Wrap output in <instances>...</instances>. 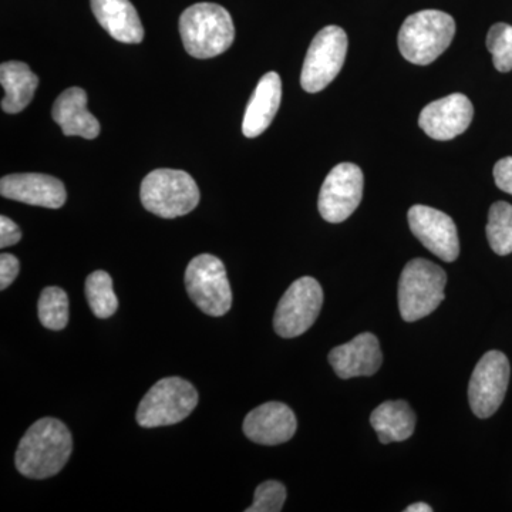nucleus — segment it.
Instances as JSON below:
<instances>
[{"label":"nucleus","mask_w":512,"mask_h":512,"mask_svg":"<svg viewBox=\"0 0 512 512\" xmlns=\"http://www.w3.org/2000/svg\"><path fill=\"white\" fill-rule=\"evenodd\" d=\"M73 450L72 433L57 419L37 420L20 440L15 466L22 476L45 480L56 476L69 461Z\"/></svg>","instance_id":"obj_1"},{"label":"nucleus","mask_w":512,"mask_h":512,"mask_svg":"<svg viewBox=\"0 0 512 512\" xmlns=\"http://www.w3.org/2000/svg\"><path fill=\"white\" fill-rule=\"evenodd\" d=\"M180 35L188 55L211 59L227 52L234 43V22L228 10L217 3H197L181 15Z\"/></svg>","instance_id":"obj_2"},{"label":"nucleus","mask_w":512,"mask_h":512,"mask_svg":"<svg viewBox=\"0 0 512 512\" xmlns=\"http://www.w3.org/2000/svg\"><path fill=\"white\" fill-rule=\"evenodd\" d=\"M456 35V22L441 10H421L404 20L399 32L400 53L407 62L427 66L439 59Z\"/></svg>","instance_id":"obj_3"},{"label":"nucleus","mask_w":512,"mask_h":512,"mask_svg":"<svg viewBox=\"0 0 512 512\" xmlns=\"http://www.w3.org/2000/svg\"><path fill=\"white\" fill-rule=\"evenodd\" d=\"M140 198L148 212L165 220H173L197 208L200 188L185 171L160 168L144 178Z\"/></svg>","instance_id":"obj_4"},{"label":"nucleus","mask_w":512,"mask_h":512,"mask_svg":"<svg viewBox=\"0 0 512 512\" xmlns=\"http://www.w3.org/2000/svg\"><path fill=\"white\" fill-rule=\"evenodd\" d=\"M447 274L427 259L417 258L404 266L399 281L400 315L406 322L429 316L444 301Z\"/></svg>","instance_id":"obj_5"},{"label":"nucleus","mask_w":512,"mask_h":512,"mask_svg":"<svg viewBox=\"0 0 512 512\" xmlns=\"http://www.w3.org/2000/svg\"><path fill=\"white\" fill-rule=\"evenodd\" d=\"M198 404V392L181 377H165L148 390L138 406L136 419L141 427L173 426L187 419Z\"/></svg>","instance_id":"obj_6"},{"label":"nucleus","mask_w":512,"mask_h":512,"mask_svg":"<svg viewBox=\"0 0 512 512\" xmlns=\"http://www.w3.org/2000/svg\"><path fill=\"white\" fill-rule=\"evenodd\" d=\"M185 286L192 302L205 315L224 316L232 306L227 271L220 258L210 254L195 256L185 271Z\"/></svg>","instance_id":"obj_7"},{"label":"nucleus","mask_w":512,"mask_h":512,"mask_svg":"<svg viewBox=\"0 0 512 512\" xmlns=\"http://www.w3.org/2000/svg\"><path fill=\"white\" fill-rule=\"evenodd\" d=\"M348 55V36L339 26H326L313 37L305 63L301 84L308 93L322 92L342 70Z\"/></svg>","instance_id":"obj_8"},{"label":"nucleus","mask_w":512,"mask_h":512,"mask_svg":"<svg viewBox=\"0 0 512 512\" xmlns=\"http://www.w3.org/2000/svg\"><path fill=\"white\" fill-rule=\"evenodd\" d=\"M323 305L322 286L311 276L296 279L278 303L274 328L281 338L303 335L318 319Z\"/></svg>","instance_id":"obj_9"},{"label":"nucleus","mask_w":512,"mask_h":512,"mask_svg":"<svg viewBox=\"0 0 512 512\" xmlns=\"http://www.w3.org/2000/svg\"><path fill=\"white\" fill-rule=\"evenodd\" d=\"M510 373V362L503 352L490 350L481 357L468 384V400L478 419H488L500 409Z\"/></svg>","instance_id":"obj_10"},{"label":"nucleus","mask_w":512,"mask_h":512,"mask_svg":"<svg viewBox=\"0 0 512 512\" xmlns=\"http://www.w3.org/2000/svg\"><path fill=\"white\" fill-rule=\"evenodd\" d=\"M363 173L352 163L336 165L319 192L318 208L323 220L340 224L356 211L363 197Z\"/></svg>","instance_id":"obj_11"},{"label":"nucleus","mask_w":512,"mask_h":512,"mask_svg":"<svg viewBox=\"0 0 512 512\" xmlns=\"http://www.w3.org/2000/svg\"><path fill=\"white\" fill-rule=\"evenodd\" d=\"M410 229L431 254L439 256L441 261L454 262L460 255V239L456 224L436 208L426 205H414L409 214Z\"/></svg>","instance_id":"obj_12"},{"label":"nucleus","mask_w":512,"mask_h":512,"mask_svg":"<svg viewBox=\"0 0 512 512\" xmlns=\"http://www.w3.org/2000/svg\"><path fill=\"white\" fill-rule=\"evenodd\" d=\"M474 107L464 94L454 93L421 110L419 126L433 140H453L470 127Z\"/></svg>","instance_id":"obj_13"},{"label":"nucleus","mask_w":512,"mask_h":512,"mask_svg":"<svg viewBox=\"0 0 512 512\" xmlns=\"http://www.w3.org/2000/svg\"><path fill=\"white\" fill-rule=\"evenodd\" d=\"M0 194L8 200L57 210L66 204L67 192L62 181L52 175L10 174L0 180Z\"/></svg>","instance_id":"obj_14"},{"label":"nucleus","mask_w":512,"mask_h":512,"mask_svg":"<svg viewBox=\"0 0 512 512\" xmlns=\"http://www.w3.org/2000/svg\"><path fill=\"white\" fill-rule=\"evenodd\" d=\"M298 421L284 403L269 402L256 407L245 417L244 433L262 446H278L295 436Z\"/></svg>","instance_id":"obj_15"},{"label":"nucleus","mask_w":512,"mask_h":512,"mask_svg":"<svg viewBox=\"0 0 512 512\" xmlns=\"http://www.w3.org/2000/svg\"><path fill=\"white\" fill-rule=\"evenodd\" d=\"M328 359L343 380L373 376L383 363L379 339L373 333H360L349 343L330 350Z\"/></svg>","instance_id":"obj_16"},{"label":"nucleus","mask_w":512,"mask_h":512,"mask_svg":"<svg viewBox=\"0 0 512 512\" xmlns=\"http://www.w3.org/2000/svg\"><path fill=\"white\" fill-rule=\"evenodd\" d=\"M282 100V82L278 73H266L252 93L242 121L245 137L255 138L271 126Z\"/></svg>","instance_id":"obj_17"},{"label":"nucleus","mask_w":512,"mask_h":512,"mask_svg":"<svg viewBox=\"0 0 512 512\" xmlns=\"http://www.w3.org/2000/svg\"><path fill=\"white\" fill-rule=\"evenodd\" d=\"M53 120L62 128L64 136L94 140L99 137L100 123L87 110V93L72 87L60 94L52 110Z\"/></svg>","instance_id":"obj_18"},{"label":"nucleus","mask_w":512,"mask_h":512,"mask_svg":"<svg viewBox=\"0 0 512 512\" xmlns=\"http://www.w3.org/2000/svg\"><path fill=\"white\" fill-rule=\"evenodd\" d=\"M94 16L101 28L121 43L143 42L144 29L130 0H90Z\"/></svg>","instance_id":"obj_19"},{"label":"nucleus","mask_w":512,"mask_h":512,"mask_svg":"<svg viewBox=\"0 0 512 512\" xmlns=\"http://www.w3.org/2000/svg\"><path fill=\"white\" fill-rule=\"evenodd\" d=\"M370 423L380 443H399L410 439L416 429V414L404 400H390L377 406L370 414Z\"/></svg>","instance_id":"obj_20"},{"label":"nucleus","mask_w":512,"mask_h":512,"mask_svg":"<svg viewBox=\"0 0 512 512\" xmlns=\"http://www.w3.org/2000/svg\"><path fill=\"white\" fill-rule=\"evenodd\" d=\"M0 83L6 93L2 100V110L8 114H18L33 100L39 86V77L26 63L6 62L0 66Z\"/></svg>","instance_id":"obj_21"},{"label":"nucleus","mask_w":512,"mask_h":512,"mask_svg":"<svg viewBox=\"0 0 512 512\" xmlns=\"http://www.w3.org/2000/svg\"><path fill=\"white\" fill-rule=\"evenodd\" d=\"M86 298L96 318H110L119 308V299L113 289V279L106 271H96L87 276Z\"/></svg>","instance_id":"obj_22"},{"label":"nucleus","mask_w":512,"mask_h":512,"mask_svg":"<svg viewBox=\"0 0 512 512\" xmlns=\"http://www.w3.org/2000/svg\"><path fill=\"white\" fill-rule=\"evenodd\" d=\"M487 238L495 254L510 255L512 252V205L498 201L488 212Z\"/></svg>","instance_id":"obj_23"},{"label":"nucleus","mask_w":512,"mask_h":512,"mask_svg":"<svg viewBox=\"0 0 512 512\" xmlns=\"http://www.w3.org/2000/svg\"><path fill=\"white\" fill-rule=\"evenodd\" d=\"M40 323L50 330H62L69 323V298L62 288L49 286L39 298Z\"/></svg>","instance_id":"obj_24"},{"label":"nucleus","mask_w":512,"mask_h":512,"mask_svg":"<svg viewBox=\"0 0 512 512\" xmlns=\"http://www.w3.org/2000/svg\"><path fill=\"white\" fill-rule=\"evenodd\" d=\"M487 49L493 56L495 69L501 73L512 70V26L495 23L488 30Z\"/></svg>","instance_id":"obj_25"},{"label":"nucleus","mask_w":512,"mask_h":512,"mask_svg":"<svg viewBox=\"0 0 512 512\" xmlns=\"http://www.w3.org/2000/svg\"><path fill=\"white\" fill-rule=\"evenodd\" d=\"M286 500L285 485L279 481H265L255 490L254 503L247 512H279Z\"/></svg>","instance_id":"obj_26"},{"label":"nucleus","mask_w":512,"mask_h":512,"mask_svg":"<svg viewBox=\"0 0 512 512\" xmlns=\"http://www.w3.org/2000/svg\"><path fill=\"white\" fill-rule=\"evenodd\" d=\"M19 275V261L12 254L0 255V289L5 291Z\"/></svg>","instance_id":"obj_27"},{"label":"nucleus","mask_w":512,"mask_h":512,"mask_svg":"<svg viewBox=\"0 0 512 512\" xmlns=\"http://www.w3.org/2000/svg\"><path fill=\"white\" fill-rule=\"evenodd\" d=\"M495 185L512 195V157H505L494 165Z\"/></svg>","instance_id":"obj_28"},{"label":"nucleus","mask_w":512,"mask_h":512,"mask_svg":"<svg viewBox=\"0 0 512 512\" xmlns=\"http://www.w3.org/2000/svg\"><path fill=\"white\" fill-rule=\"evenodd\" d=\"M22 239V231L10 218L0 217V248L13 247Z\"/></svg>","instance_id":"obj_29"},{"label":"nucleus","mask_w":512,"mask_h":512,"mask_svg":"<svg viewBox=\"0 0 512 512\" xmlns=\"http://www.w3.org/2000/svg\"><path fill=\"white\" fill-rule=\"evenodd\" d=\"M406 512H433V508L430 507L429 504L426 503H416L409 505V507L404 510Z\"/></svg>","instance_id":"obj_30"}]
</instances>
